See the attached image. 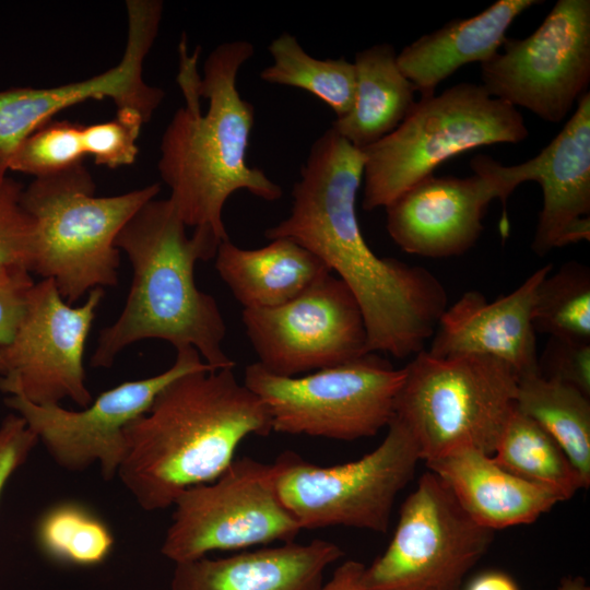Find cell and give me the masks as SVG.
<instances>
[{
	"instance_id": "6da1fadb",
	"label": "cell",
	"mask_w": 590,
	"mask_h": 590,
	"mask_svg": "<svg viewBox=\"0 0 590 590\" xmlns=\"http://www.w3.org/2000/svg\"><path fill=\"white\" fill-rule=\"evenodd\" d=\"M365 156L331 127L311 144L292 190L290 214L264 232L316 255L354 294L368 353L397 358L425 350L448 307L442 283L423 267L378 257L357 220Z\"/></svg>"
},
{
	"instance_id": "7a4b0ae2",
	"label": "cell",
	"mask_w": 590,
	"mask_h": 590,
	"mask_svg": "<svg viewBox=\"0 0 590 590\" xmlns=\"http://www.w3.org/2000/svg\"><path fill=\"white\" fill-rule=\"evenodd\" d=\"M179 51L178 84L186 101L162 135L158 172L185 225L224 241L229 238L223 210L234 192L246 190L264 201H276L283 193L246 160L255 109L240 96L237 75L255 48L244 39L216 46L203 63L202 76L197 71L198 49L189 56L182 40Z\"/></svg>"
},
{
	"instance_id": "3957f363",
	"label": "cell",
	"mask_w": 590,
	"mask_h": 590,
	"mask_svg": "<svg viewBox=\"0 0 590 590\" xmlns=\"http://www.w3.org/2000/svg\"><path fill=\"white\" fill-rule=\"evenodd\" d=\"M234 367L186 373L125 428L117 475L146 511L173 506L188 487L217 479L248 436H268L269 411Z\"/></svg>"
},
{
	"instance_id": "277c9868",
	"label": "cell",
	"mask_w": 590,
	"mask_h": 590,
	"mask_svg": "<svg viewBox=\"0 0 590 590\" xmlns=\"http://www.w3.org/2000/svg\"><path fill=\"white\" fill-rule=\"evenodd\" d=\"M186 225L169 199H152L123 226L115 241L132 266L121 314L98 333L93 367L108 368L131 344L158 339L176 351L194 349L214 369L234 367L223 350L226 324L215 298L198 288L194 267L214 259L222 243Z\"/></svg>"
},
{
	"instance_id": "5b68a950",
	"label": "cell",
	"mask_w": 590,
	"mask_h": 590,
	"mask_svg": "<svg viewBox=\"0 0 590 590\" xmlns=\"http://www.w3.org/2000/svg\"><path fill=\"white\" fill-rule=\"evenodd\" d=\"M160 190V184H152L118 196L96 197L94 179L83 163L35 178L21 198L36 223L32 272L51 279L71 305L94 288L116 286L120 266L117 236Z\"/></svg>"
},
{
	"instance_id": "8992f818",
	"label": "cell",
	"mask_w": 590,
	"mask_h": 590,
	"mask_svg": "<svg viewBox=\"0 0 590 590\" xmlns=\"http://www.w3.org/2000/svg\"><path fill=\"white\" fill-rule=\"evenodd\" d=\"M528 135L521 113L482 84L461 82L421 97L392 132L362 150V206L386 208L452 156L484 145L516 144Z\"/></svg>"
},
{
	"instance_id": "52a82bcc",
	"label": "cell",
	"mask_w": 590,
	"mask_h": 590,
	"mask_svg": "<svg viewBox=\"0 0 590 590\" xmlns=\"http://www.w3.org/2000/svg\"><path fill=\"white\" fill-rule=\"evenodd\" d=\"M393 417L414 438L421 460L459 448L492 456L516 409L518 374L486 356L437 357L423 350L403 367Z\"/></svg>"
},
{
	"instance_id": "ba28073f",
	"label": "cell",
	"mask_w": 590,
	"mask_h": 590,
	"mask_svg": "<svg viewBox=\"0 0 590 590\" xmlns=\"http://www.w3.org/2000/svg\"><path fill=\"white\" fill-rule=\"evenodd\" d=\"M403 378V368L366 353L302 377L275 375L256 362L244 385L267 406L274 432L354 440L389 425Z\"/></svg>"
},
{
	"instance_id": "9c48e42d",
	"label": "cell",
	"mask_w": 590,
	"mask_h": 590,
	"mask_svg": "<svg viewBox=\"0 0 590 590\" xmlns=\"http://www.w3.org/2000/svg\"><path fill=\"white\" fill-rule=\"evenodd\" d=\"M380 445L358 460L318 467L293 451L276 468L279 497L300 529L344 526L386 533L398 494L421 460L417 445L392 417Z\"/></svg>"
},
{
	"instance_id": "30bf717a",
	"label": "cell",
	"mask_w": 590,
	"mask_h": 590,
	"mask_svg": "<svg viewBox=\"0 0 590 590\" xmlns=\"http://www.w3.org/2000/svg\"><path fill=\"white\" fill-rule=\"evenodd\" d=\"M173 506L161 552L175 564L212 551L293 542L302 530L279 497L274 463L249 457L234 460L214 481L186 488Z\"/></svg>"
},
{
	"instance_id": "8fae6325",
	"label": "cell",
	"mask_w": 590,
	"mask_h": 590,
	"mask_svg": "<svg viewBox=\"0 0 590 590\" xmlns=\"http://www.w3.org/2000/svg\"><path fill=\"white\" fill-rule=\"evenodd\" d=\"M494 531L477 524L445 483L425 472L406 497L386 551L365 567L366 590H461Z\"/></svg>"
},
{
	"instance_id": "7c38bea8",
	"label": "cell",
	"mask_w": 590,
	"mask_h": 590,
	"mask_svg": "<svg viewBox=\"0 0 590 590\" xmlns=\"http://www.w3.org/2000/svg\"><path fill=\"white\" fill-rule=\"evenodd\" d=\"M500 48L481 63L487 93L562 121L590 82V1L558 0L531 35L506 38Z\"/></svg>"
},
{
	"instance_id": "4fadbf2b",
	"label": "cell",
	"mask_w": 590,
	"mask_h": 590,
	"mask_svg": "<svg viewBox=\"0 0 590 590\" xmlns=\"http://www.w3.org/2000/svg\"><path fill=\"white\" fill-rule=\"evenodd\" d=\"M104 293L94 288L74 307L51 279L35 283L13 339L0 346V390L40 405L64 399L81 409L90 405L83 358Z\"/></svg>"
},
{
	"instance_id": "5bb4252c",
	"label": "cell",
	"mask_w": 590,
	"mask_h": 590,
	"mask_svg": "<svg viewBox=\"0 0 590 590\" xmlns=\"http://www.w3.org/2000/svg\"><path fill=\"white\" fill-rule=\"evenodd\" d=\"M241 321L258 363L275 375L295 377L368 353L358 302L332 272L285 304L243 309Z\"/></svg>"
},
{
	"instance_id": "9a60e30c",
	"label": "cell",
	"mask_w": 590,
	"mask_h": 590,
	"mask_svg": "<svg viewBox=\"0 0 590 590\" xmlns=\"http://www.w3.org/2000/svg\"><path fill=\"white\" fill-rule=\"evenodd\" d=\"M471 167L475 174L464 178L428 176L385 208L388 234L404 252L433 259L465 253L479 240L494 199L503 203L500 227L507 236V199L528 181L523 163L505 166L477 155Z\"/></svg>"
},
{
	"instance_id": "2e32d148",
	"label": "cell",
	"mask_w": 590,
	"mask_h": 590,
	"mask_svg": "<svg viewBox=\"0 0 590 590\" xmlns=\"http://www.w3.org/2000/svg\"><path fill=\"white\" fill-rule=\"evenodd\" d=\"M174 364L143 379L125 381L102 392L81 410L60 404L40 405L22 396H8L5 404L21 415L54 461L69 471L98 465L106 481L117 475L122 462L125 428L148 411L158 392L177 377L212 368L192 347L176 351Z\"/></svg>"
},
{
	"instance_id": "e0dca14e",
	"label": "cell",
	"mask_w": 590,
	"mask_h": 590,
	"mask_svg": "<svg viewBox=\"0 0 590 590\" xmlns=\"http://www.w3.org/2000/svg\"><path fill=\"white\" fill-rule=\"evenodd\" d=\"M161 0L126 1L128 31L121 60L86 80L55 87H12L0 91V180L20 143L51 118L76 104L104 98L117 109H133L148 122L164 99V91L143 79L144 60L158 33Z\"/></svg>"
},
{
	"instance_id": "ac0fdd59",
	"label": "cell",
	"mask_w": 590,
	"mask_h": 590,
	"mask_svg": "<svg viewBox=\"0 0 590 590\" xmlns=\"http://www.w3.org/2000/svg\"><path fill=\"white\" fill-rule=\"evenodd\" d=\"M551 271L550 263L539 268L493 302L477 291L463 293L440 316L426 351L437 357H492L509 365L519 378L538 373L533 308L538 288Z\"/></svg>"
},
{
	"instance_id": "d6986e66",
	"label": "cell",
	"mask_w": 590,
	"mask_h": 590,
	"mask_svg": "<svg viewBox=\"0 0 590 590\" xmlns=\"http://www.w3.org/2000/svg\"><path fill=\"white\" fill-rule=\"evenodd\" d=\"M559 133L523 162L528 181L542 188L543 205L532 240L539 256L590 240V93Z\"/></svg>"
},
{
	"instance_id": "ffe728a7",
	"label": "cell",
	"mask_w": 590,
	"mask_h": 590,
	"mask_svg": "<svg viewBox=\"0 0 590 590\" xmlns=\"http://www.w3.org/2000/svg\"><path fill=\"white\" fill-rule=\"evenodd\" d=\"M344 555L334 543L314 540L204 557L176 564L170 590H318L329 565Z\"/></svg>"
},
{
	"instance_id": "44dd1931",
	"label": "cell",
	"mask_w": 590,
	"mask_h": 590,
	"mask_svg": "<svg viewBox=\"0 0 590 590\" xmlns=\"http://www.w3.org/2000/svg\"><path fill=\"white\" fill-rule=\"evenodd\" d=\"M477 524L489 530L528 524L564 499L498 465L492 456L459 448L425 462Z\"/></svg>"
},
{
	"instance_id": "7402d4cb",
	"label": "cell",
	"mask_w": 590,
	"mask_h": 590,
	"mask_svg": "<svg viewBox=\"0 0 590 590\" xmlns=\"http://www.w3.org/2000/svg\"><path fill=\"white\" fill-rule=\"evenodd\" d=\"M536 3L541 1L498 0L472 17L452 20L404 47L397 55L399 68L421 97L432 96L462 66L492 59L515 19Z\"/></svg>"
},
{
	"instance_id": "603a6c76",
	"label": "cell",
	"mask_w": 590,
	"mask_h": 590,
	"mask_svg": "<svg viewBox=\"0 0 590 590\" xmlns=\"http://www.w3.org/2000/svg\"><path fill=\"white\" fill-rule=\"evenodd\" d=\"M214 259L220 278L244 309L285 304L331 273L316 255L284 237L257 249L226 239Z\"/></svg>"
},
{
	"instance_id": "cb8c5ba5",
	"label": "cell",
	"mask_w": 590,
	"mask_h": 590,
	"mask_svg": "<svg viewBox=\"0 0 590 590\" xmlns=\"http://www.w3.org/2000/svg\"><path fill=\"white\" fill-rule=\"evenodd\" d=\"M356 88L351 111L332 121L331 128L353 146L363 150L390 132L415 104V87L401 72L394 48L378 44L354 59Z\"/></svg>"
},
{
	"instance_id": "d4e9b609",
	"label": "cell",
	"mask_w": 590,
	"mask_h": 590,
	"mask_svg": "<svg viewBox=\"0 0 590 590\" xmlns=\"http://www.w3.org/2000/svg\"><path fill=\"white\" fill-rule=\"evenodd\" d=\"M516 408L558 444L587 488L590 484L589 397L538 371L519 378Z\"/></svg>"
},
{
	"instance_id": "484cf974",
	"label": "cell",
	"mask_w": 590,
	"mask_h": 590,
	"mask_svg": "<svg viewBox=\"0 0 590 590\" xmlns=\"http://www.w3.org/2000/svg\"><path fill=\"white\" fill-rule=\"evenodd\" d=\"M506 471L562 496L571 498L586 488L558 444L532 418L517 408L509 417L492 455Z\"/></svg>"
},
{
	"instance_id": "4316f807",
	"label": "cell",
	"mask_w": 590,
	"mask_h": 590,
	"mask_svg": "<svg viewBox=\"0 0 590 590\" xmlns=\"http://www.w3.org/2000/svg\"><path fill=\"white\" fill-rule=\"evenodd\" d=\"M268 50L272 63L260 72L262 81L304 90L326 103L337 118L351 111L356 88L353 62L344 58L317 59L287 32L274 38Z\"/></svg>"
},
{
	"instance_id": "83f0119b",
	"label": "cell",
	"mask_w": 590,
	"mask_h": 590,
	"mask_svg": "<svg viewBox=\"0 0 590 590\" xmlns=\"http://www.w3.org/2000/svg\"><path fill=\"white\" fill-rule=\"evenodd\" d=\"M36 540L46 556L79 566L102 563L114 545L107 524L74 502L49 508L37 523Z\"/></svg>"
},
{
	"instance_id": "f1b7e54d",
	"label": "cell",
	"mask_w": 590,
	"mask_h": 590,
	"mask_svg": "<svg viewBox=\"0 0 590 590\" xmlns=\"http://www.w3.org/2000/svg\"><path fill=\"white\" fill-rule=\"evenodd\" d=\"M535 331L590 342V271L571 261L541 282L533 308Z\"/></svg>"
},
{
	"instance_id": "f546056e",
	"label": "cell",
	"mask_w": 590,
	"mask_h": 590,
	"mask_svg": "<svg viewBox=\"0 0 590 590\" xmlns=\"http://www.w3.org/2000/svg\"><path fill=\"white\" fill-rule=\"evenodd\" d=\"M82 128L68 120L44 123L20 143L10 160L9 170L39 178L83 163L86 154Z\"/></svg>"
},
{
	"instance_id": "4dcf8cb0",
	"label": "cell",
	"mask_w": 590,
	"mask_h": 590,
	"mask_svg": "<svg viewBox=\"0 0 590 590\" xmlns=\"http://www.w3.org/2000/svg\"><path fill=\"white\" fill-rule=\"evenodd\" d=\"M23 189L11 177L0 180V269L23 267L32 272L36 223L22 204Z\"/></svg>"
},
{
	"instance_id": "1f68e13d",
	"label": "cell",
	"mask_w": 590,
	"mask_h": 590,
	"mask_svg": "<svg viewBox=\"0 0 590 590\" xmlns=\"http://www.w3.org/2000/svg\"><path fill=\"white\" fill-rule=\"evenodd\" d=\"M140 113L133 109H117L116 116L105 122L83 126L82 142L86 155L96 165L115 169L131 165L139 154L138 139L142 125Z\"/></svg>"
},
{
	"instance_id": "d6a6232c",
	"label": "cell",
	"mask_w": 590,
	"mask_h": 590,
	"mask_svg": "<svg viewBox=\"0 0 590 590\" xmlns=\"http://www.w3.org/2000/svg\"><path fill=\"white\" fill-rule=\"evenodd\" d=\"M538 366L542 376L568 384L589 397L590 342L550 337Z\"/></svg>"
},
{
	"instance_id": "836d02e7",
	"label": "cell",
	"mask_w": 590,
	"mask_h": 590,
	"mask_svg": "<svg viewBox=\"0 0 590 590\" xmlns=\"http://www.w3.org/2000/svg\"><path fill=\"white\" fill-rule=\"evenodd\" d=\"M23 267L0 269V346L11 342L35 282Z\"/></svg>"
},
{
	"instance_id": "e575fe53",
	"label": "cell",
	"mask_w": 590,
	"mask_h": 590,
	"mask_svg": "<svg viewBox=\"0 0 590 590\" xmlns=\"http://www.w3.org/2000/svg\"><path fill=\"white\" fill-rule=\"evenodd\" d=\"M38 442L24 418L17 413L5 416L0 424V498L16 470L24 464Z\"/></svg>"
},
{
	"instance_id": "d590c367",
	"label": "cell",
	"mask_w": 590,
	"mask_h": 590,
	"mask_svg": "<svg viewBox=\"0 0 590 590\" xmlns=\"http://www.w3.org/2000/svg\"><path fill=\"white\" fill-rule=\"evenodd\" d=\"M365 566L354 559L343 562L333 573L332 578L318 590H366L361 583Z\"/></svg>"
},
{
	"instance_id": "8d00e7d4",
	"label": "cell",
	"mask_w": 590,
	"mask_h": 590,
	"mask_svg": "<svg viewBox=\"0 0 590 590\" xmlns=\"http://www.w3.org/2000/svg\"><path fill=\"white\" fill-rule=\"evenodd\" d=\"M467 590H518V587L509 576L488 571L477 576Z\"/></svg>"
},
{
	"instance_id": "74e56055",
	"label": "cell",
	"mask_w": 590,
	"mask_h": 590,
	"mask_svg": "<svg viewBox=\"0 0 590 590\" xmlns=\"http://www.w3.org/2000/svg\"><path fill=\"white\" fill-rule=\"evenodd\" d=\"M555 590H590L586 579L581 576L564 577Z\"/></svg>"
}]
</instances>
